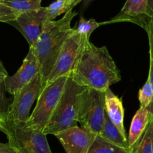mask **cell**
<instances>
[{"mask_svg":"<svg viewBox=\"0 0 153 153\" xmlns=\"http://www.w3.org/2000/svg\"><path fill=\"white\" fill-rule=\"evenodd\" d=\"M71 76L78 84L106 92L121 80V74L106 47L95 46L88 41L76 61Z\"/></svg>","mask_w":153,"mask_h":153,"instance_id":"6da1fadb","label":"cell"},{"mask_svg":"<svg viewBox=\"0 0 153 153\" xmlns=\"http://www.w3.org/2000/svg\"><path fill=\"white\" fill-rule=\"evenodd\" d=\"M76 14V11L71 10L60 20L44 21L42 32L33 48L39 65L42 89L45 87L63 43L73 29L71 22Z\"/></svg>","mask_w":153,"mask_h":153,"instance_id":"7a4b0ae2","label":"cell"},{"mask_svg":"<svg viewBox=\"0 0 153 153\" xmlns=\"http://www.w3.org/2000/svg\"><path fill=\"white\" fill-rule=\"evenodd\" d=\"M86 88L76 83L69 74L61 98L44 129L45 134L54 135L77 126L82 93Z\"/></svg>","mask_w":153,"mask_h":153,"instance_id":"3957f363","label":"cell"},{"mask_svg":"<svg viewBox=\"0 0 153 153\" xmlns=\"http://www.w3.org/2000/svg\"><path fill=\"white\" fill-rule=\"evenodd\" d=\"M1 131L8 138V143L19 153H52L46 134L26 123L4 122Z\"/></svg>","mask_w":153,"mask_h":153,"instance_id":"277c9868","label":"cell"},{"mask_svg":"<svg viewBox=\"0 0 153 153\" xmlns=\"http://www.w3.org/2000/svg\"><path fill=\"white\" fill-rule=\"evenodd\" d=\"M69 75H65L48 84L39 95L36 106L26 125L43 131L56 107Z\"/></svg>","mask_w":153,"mask_h":153,"instance_id":"5b68a950","label":"cell"},{"mask_svg":"<svg viewBox=\"0 0 153 153\" xmlns=\"http://www.w3.org/2000/svg\"><path fill=\"white\" fill-rule=\"evenodd\" d=\"M105 92L87 88L82 93L78 123L92 133L98 135L106 117Z\"/></svg>","mask_w":153,"mask_h":153,"instance_id":"8992f818","label":"cell"},{"mask_svg":"<svg viewBox=\"0 0 153 153\" xmlns=\"http://www.w3.org/2000/svg\"><path fill=\"white\" fill-rule=\"evenodd\" d=\"M88 41H89V38L79 33L74 28L72 29L71 32L63 43L45 86L59 77L69 75L71 73Z\"/></svg>","mask_w":153,"mask_h":153,"instance_id":"52a82bcc","label":"cell"},{"mask_svg":"<svg viewBox=\"0 0 153 153\" xmlns=\"http://www.w3.org/2000/svg\"><path fill=\"white\" fill-rule=\"evenodd\" d=\"M42 90V76L38 72L30 83L13 95L14 100L10 105L7 120L14 123H27L30 117L31 107L35 100L38 99Z\"/></svg>","mask_w":153,"mask_h":153,"instance_id":"ba28073f","label":"cell"},{"mask_svg":"<svg viewBox=\"0 0 153 153\" xmlns=\"http://www.w3.org/2000/svg\"><path fill=\"white\" fill-rule=\"evenodd\" d=\"M46 14V7H42L36 11L20 14L17 18L8 22L21 32L29 45L34 48L42 32V26Z\"/></svg>","mask_w":153,"mask_h":153,"instance_id":"9c48e42d","label":"cell"},{"mask_svg":"<svg viewBox=\"0 0 153 153\" xmlns=\"http://www.w3.org/2000/svg\"><path fill=\"white\" fill-rule=\"evenodd\" d=\"M66 153H87L96 134L82 126H74L55 134Z\"/></svg>","mask_w":153,"mask_h":153,"instance_id":"30bf717a","label":"cell"},{"mask_svg":"<svg viewBox=\"0 0 153 153\" xmlns=\"http://www.w3.org/2000/svg\"><path fill=\"white\" fill-rule=\"evenodd\" d=\"M39 72L38 59L33 48H29V53L17 72L12 76H8L5 80L6 92L14 95L21 90L26 85L30 83Z\"/></svg>","mask_w":153,"mask_h":153,"instance_id":"8fae6325","label":"cell"},{"mask_svg":"<svg viewBox=\"0 0 153 153\" xmlns=\"http://www.w3.org/2000/svg\"><path fill=\"white\" fill-rule=\"evenodd\" d=\"M147 0H127L121 11L104 24L117 22H130L146 29L151 19L147 16Z\"/></svg>","mask_w":153,"mask_h":153,"instance_id":"7c38bea8","label":"cell"},{"mask_svg":"<svg viewBox=\"0 0 153 153\" xmlns=\"http://www.w3.org/2000/svg\"><path fill=\"white\" fill-rule=\"evenodd\" d=\"M106 113L110 121L117 126L125 137L126 131L124 126V107L122 98L115 95L109 88L105 92Z\"/></svg>","mask_w":153,"mask_h":153,"instance_id":"4fadbf2b","label":"cell"},{"mask_svg":"<svg viewBox=\"0 0 153 153\" xmlns=\"http://www.w3.org/2000/svg\"><path fill=\"white\" fill-rule=\"evenodd\" d=\"M150 115L151 113L147 108L140 107L139 110L136 112L134 117L132 119L128 138L130 148L134 145L145 131L149 121Z\"/></svg>","mask_w":153,"mask_h":153,"instance_id":"5bb4252c","label":"cell"},{"mask_svg":"<svg viewBox=\"0 0 153 153\" xmlns=\"http://www.w3.org/2000/svg\"><path fill=\"white\" fill-rule=\"evenodd\" d=\"M98 135H100L106 140L118 146L123 147L125 149H130L127 137H125L121 133L120 129L110 121L107 114H106L105 120H104L102 129Z\"/></svg>","mask_w":153,"mask_h":153,"instance_id":"9a60e30c","label":"cell"},{"mask_svg":"<svg viewBox=\"0 0 153 153\" xmlns=\"http://www.w3.org/2000/svg\"><path fill=\"white\" fill-rule=\"evenodd\" d=\"M130 149L131 153H153V115H150L145 131Z\"/></svg>","mask_w":153,"mask_h":153,"instance_id":"2e32d148","label":"cell"},{"mask_svg":"<svg viewBox=\"0 0 153 153\" xmlns=\"http://www.w3.org/2000/svg\"><path fill=\"white\" fill-rule=\"evenodd\" d=\"M82 0H56L48 7H46L45 21H52L56 17L66 14L80 3Z\"/></svg>","mask_w":153,"mask_h":153,"instance_id":"e0dca14e","label":"cell"},{"mask_svg":"<svg viewBox=\"0 0 153 153\" xmlns=\"http://www.w3.org/2000/svg\"><path fill=\"white\" fill-rule=\"evenodd\" d=\"M87 153H131V149L118 146L96 135Z\"/></svg>","mask_w":153,"mask_h":153,"instance_id":"ac0fdd59","label":"cell"},{"mask_svg":"<svg viewBox=\"0 0 153 153\" xmlns=\"http://www.w3.org/2000/svg\"><path fill=\"white\" fill-rule=\"evenodd\" d=\"M42 0H0L4 5L11 8L19 14L36 11L42 8Z\"/></svg>","mask_w":153,"mask_h":153,"instance_id":"d6986e66","label":"cell"},{"mask_svg":"<svg viewBox=\"0 0 153 153\" xmlns=\"http://www.w3.org/2000/svg\"><path fill=\"white\" fill-rule=\"evenodd\" d=\"M104 23H98L95 19H89V20H86L84 17H80L77 26L74 28L77 32L81 35L86 36L87 38H90L92 32L101 26V25H104Z\"/></svg>","mask_w":153,"mask_h":153,"instance_id":"ffe728a7","label":"cell"},{"mask_svg":"<svg viewBox=\"0 0 153 153\" xmlns=\"http://www.w3.org/2000/svg\"><path fill=\"white\" fill-rule=\"evenodd\" d=\"M147 35H148L149 38V58H150V63H149V73L148 79L149 80L152 86L153 87V19H151V20L147 26L146 29ZM149 111L153 115V101L152 102L151 105L148 108Z\"/></svg>","mask_w":153,"mask_h":153,"instance_id":"44dd1931","label":"cell"},{"mask_svg":"<svg viewBox=\"0 0 153 153\" xmlns=\"http://www.w3.org/2000/svg\"><path fill=\"white\" fill-rule=\"evenodd\" d=\"M138 98L142 108L148 109L151 105L153 101V87L149 79H147L144 86L140 89Z\"/></svg>","mask_w":153,"mask_h":153,"instance_id":"7402d4cb","label":"cell"},{"mask_svg":"<svg viewBox=\"0 0 153 153\" xmlns=\"http://www.w3.org/2000/svg\"><path fill=\"white\" fill-rule=\"evenodd\" d=\"M5 86L4 82H0V119L3 122L8 120L9 112L10 103L9 99L5 95Z\"/></svg>","mask_w":153,"mask_h":153,"instance_id":"603a6c76","label":"cell"},{"mask_svg":"<svg viewBox=\"0 0 153 153\" xmlns=\"http://www.w3.org/2000/svg\"><path fill=\"white\" fill-rule=\"evenodd\" d=\"M20 14L0 2V22L8 23L14 20Z\"/></svg>","mask_w":153,"mask_h":153,"instance_id":"cb8c5ba5","label":"cell"},{"mask_svg":"<svg viewBox=\"0 0 153 153\" xmlns=\"http://www.w3.org/2000/svg\"><path fill=\"white\" fill-rule=\"evenodd\" d=\"M0 153H19L16 149L8 143H4L3 146L0 149Z\"/></svg>","mask_w":153,"mask_h":153,"instance_id":"d4e9b609","label":"cell"},{"mask_svg":"<svg viewBox=\"0 0 153 153\" xmlns=\"http://www.w3.org/2000/svg\"><path fill=\"white\" fill-rule=\"evenodd\" d=\"M8 76V72L5 69V66L3 65L2 62L0 60V82H4L5 79Z\"/></svg>","mask_w":153,"mask_h":153,"instance_id":"484cf974","label":"cell"},{"mask_svg":"<svg viewBox=\"0 0 153 153\" xmlns=\"http://www.w3.org/2000/svg\"><path fill=\"white\" fill-rule=\"evenodd\" d=\"M147 16L153 19V0H147Z\"/></svg>","mask_w":153,"mask_h":153,"instance_id":"4316f807","label":"cell"},{"mask_svg":"<svg viewBox=\"0 0 153 153\" xmlns=\"http://www.w3.org/2000/svg\"><path fill=\"white\" fill-rule=\"evenodd\" d=\"M3 123H4V122L2 121L1 119H0V131H2V126H3Z\"/></svg>","mask_w":153,"mask_h":153,"instance_id":"83f0119b","label":"cell"},{"mask_svg":"<svg viewBox=\"0 0 153 153\" xmlns=\"http://www.w3.org/2000/svg\"><path fill=\"white\" fill-rule=\"evenodd\" d=\"M3 145H4V143H0V149L2 148V146H3Z\"/></svg>","mask_w":153,"mask_h":153,"instance_id":"f1b7e54d","label":"cell"}]
</instances>
